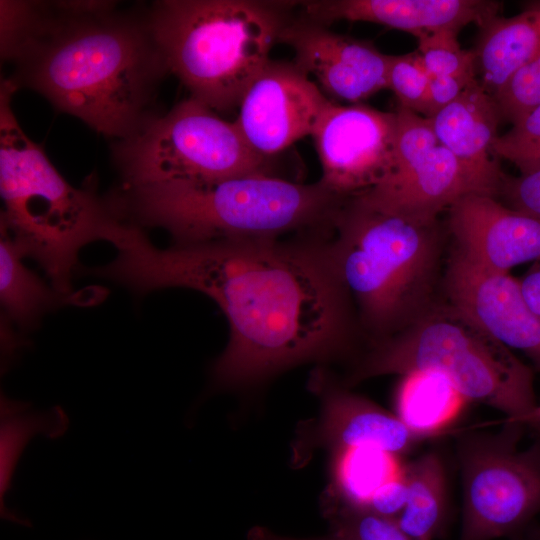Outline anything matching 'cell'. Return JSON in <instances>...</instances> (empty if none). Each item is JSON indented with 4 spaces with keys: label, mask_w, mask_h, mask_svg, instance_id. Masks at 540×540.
I'll return each mask as SVG.
<instances>
[{
    "label": "cell",
    "mask_w": 540,
    "mask_h": 540,
    "mask_svg": "<svg viewBox=\"0 0 540 540\" xmlns=\"http://www.w3.org/2000/svg\"><path fill=\"white\" fill-rule=\"evenodd\" d=\"M304 17L325 26L338 20L371 22L414 36L438 30L481 28L497 17L500 3L486 0H323L303 4Z\"/></svg>",
    "instance_id": "obj_16"
},
{
    "label": "cell",
    "mask_w": 540,
    "mask_h": 540,
    "mask_svg": "<svg viewBox=\"0 0 540 540\" xmlns=\"http://www.w3.org/2000/svg\"><path fill=\"white\" fill-rule=\"evenodd\" d=\"M116 258L96 270L138 293L184 287L209 296L229 324V341L212 369L219 387L259 383L293 366L347 351L351 302L327 252L329 238L214 241L156 247L122 222Z\"/></svg>",
    "instance_id": "obj_1"
},
{
    "label": "cell",
    "mask_w": 540,
    "mask_h": 540,
    "mask_svg": "<svg viewBox=\"0 0 540 540\" xmlns=\"http://www.w3.org/2000/svg\"><path fill=\"white\" fill-rule=\"evenodd\" d=\"M502 119L512 125L540 105V55L516 70L495 95Z\"/></svg>",
    "instance_id": "obj_28"
},
{
    "label": "cell",
    "mask_w": 540,
    "mask_h": 540,
    "mask_svg": "<svg viewBox=\"0 0 540 540\" xmlns=\"http://www.w3.org/2000/svg\"><path fill=\"white\" fill-rule=\"evenodd\" d=\"M447 210L455 248L478 265L509 273L540 261V220L479 193L461 196Z\"/></svg>",
    "instance_id": "obj_15"
},
{
    "label": "cell",
    "mask_w": 540,
    "mask_h": 540,
    "mask_svg": "<svg viewBox=\"0 0 540 540\" xmlns=\"http://www.w3.org/2000/svg\"><path fill=\"white\" fill-rule=\"evenodd\" d=\"M407 491L403 464L401 471L396 476L377 489L364 509L395 520L405 507Z\"/></svg>",
    "instance_id": "obj_30"
},
{
    "label": "cell",
    "mask_w": 540,
    "mask_h": 540,
    "mask_svg": "<svg viewBox=\"0 0 540 540\" xmlns=\"http://www.w3.org/2000/svg\"><path fill=\"white\" fill-rule=\"evenodd\" d=\"M395 112L394 169L378 186L354 197L388 212L436 220L461 196L485 194L472 173L438 142L430 119L401 106Z\"/></svg>",
    "instance_id": "obj_10"
},
{
    "label": "cell",
    "mask_w": 540,
    "mask_h": 540,
    "mask_svg": "<svg viewBox=\"0 0 540 540\" xmlns=\"http://www.w3.org/2000/svg\"><path fill=\"white\" fill-rule=\"evenodd\" d=\"M0 300L4 315L20 327H29L62 295L28 269L21 248L0 228Z\"/></svg>",
    "instance_id": "obj_22"
},
{
    "label": "cell",
    "mask_w": 540,
    "mask_h": 540,
    "mask_svg": "<svg viewBox=\"0 0 540 540\" xmlns=\"http://www.w3.org/2000/svg\"><path fill=\"white\" fill-rule=\"evenodd\" d=\"M424 370L443 374L465 401L488 405L508 420L537 405L533 370L448 302L433 303L401 331L374 342L350 382Z\"/></svg>",
    "instance_id": "obj_7"
},
{
    "label": "cell",
    "mask_w": 540,
    "mask_h": 540,
    "mask_svg": "<svg viewBox=\"0 0 540 540\" xmlns=\"http://www.w3.org/2000/svg\"><path fill=\"white\" fill-rule=\"evenodd\" d=\"M395 400L397 416L421 439L446 429L466 402L446 376L433 370L402 375Z\"/></svg>",
    "instance_id": "obj_20"
},
{
    "label": "cell",
    "mask_w": 540,
    "mask_h": 540,
    "mask_svg": "<svg viewBox=\"0 0 540 540\" xmlns=\"http://www.w3.org/2000/svg\"><path fill=\"white\" fill-rule=\"evenodd\" d=\"M524 430L523 425L504 420L495 434L474 433L460 439V540L509 535L540 511V439L519 449Z\"/></svg>",
    "instance_id": "obj_9"
},
{
    "label": "cell",
    "mask_w": 540,
    "mask_h": 540,
    "mask_svg": "<svg viewBox=\"0 0 540 540\" xmlns=\"http://www.w3.org/2000/svg\"><path fill=\"white\" fill-rule=\"evenodd\" d=\"M278 43L293 49L294 62L332 98L358 104L387 88L391 55L371 43L335 33L305 17L289 20Z\"/></svg>",
    "instance_id": "obj_14"
},
{
    "label": "cell",
    "mask_w": 540,
    "mask_h": 540,
    "mask_svg": "<svg viewBox=\"0 0 540 540\" xmlns=\"http://www.w3.org/2000/svg\"><path fill=\"white\" fill-rule=\"evenodd\" d=\"M396 134V112L330 100L311 134L320 181L347 198L378 186L394 169Z\"/></svg>",
    "instance_id": "obj_11"
},
{
    "label": "cell",
    "mask_w": 540,
    "mask_h": 540,
    "mask_svg": "<svg viewBox=\"0 0 540 540\" xmlns=\"http://www.w3.org/2000/svg\"><path fill=\"white\" fill-rule=\"evenodd\" d=\"M499 195L510 208L540 220V169L517 177L505 174Z\"/></svg>",
    "instance_id": "obj_29"
},
{
    "label": "cell",
    "mask_w": 540,
    "mask_h": 540,
    "mask_svg": "<svg viewBox=\"0 0 540 540\" xmlns=\"http://www.w3.org/2000/svg\"><path fill=\"white\" fill-rule=\"evenodd\" d=\"M447 302L509 349L523 352L540 371V317L520 281L473 262L454 248L445 272Z\"/></svg>",
    "instance_id": "obj_13"
},
{
    "label": "cell",
    "mask_w": 540,
    "mask_h": 540,
    "mask_svg": "<svg viewBox=\"0 0 540 540\" xmlns=\"http://www.w3.org/2000/svg\"><path fill=\"white\" fill-rule=\"evenodd\" d=\"M248 540H340L336 536L330 534L325 537H310V538H299L291 537L287 535H282L272 531L269 528L264 526H254L247 533Z\"/></svg>",
    "instance_id": "obj_33"
},
{
    "label": "cell",
    "mask_w": 540,
    "mask_h": 540,
    "mask_svg": "<svg viewBox=\"0 0 540 540\" xmlns=\"http://www.w3.org/2000/svg\"><path fill=\"white\" fill-rule=\"evenodd\" d=\"M498 159L513 163L520 174L540 169V105L498 136L492 146Z\"/></svg>",
    "instance_id": "obj_27"
},
{
    "label": "cell",
    "mask_w": 540,
    "mask_h": 540,
    "mask_svg": "<svg viewBox=\"0 0 540 540\" xmlns=\"http://www.w3.org/2000/svg\"><path fill=\"white\" fill-rule=\"evenodd\" d=\"M441 249L438 219H414L356 197L346 200L327 252L374 342L401 331L433 304Z\"/></svg>",
    "instance_id": "obj_4"
},
{
    "label": "cell",
    "mask_w": 540,
    "mask_h": 540,
    "mask_svg": "<svg viewBox=\"0 0 540 540\" xmlns=\"http://www.w3.org/2000/svg\"><path fill=\"white\" fill-rule=\"evenodd\" d=\"M511 422H517L524 426L525 430H530L536 436V439H540V403L527 414L518 417L516 419H504Z\"/></svg>",
    "instance_id": "obj_34"
},
{
    "label": "cell",
    "mask_w": 540,
    "mask_h": 540,
    "mask_svg": "<svg viewBox=\"0 0 540 540\" xmlns=\"http://www.w3.org/2000/svg\"><path fill=\"white\" fill-rule=\"evenodd\" d=\"M17 88L0 84V228L43 268L52 287L71 295L80 250L109 241L119 217L109 197L72 186L20 126L12 109Z\"/></svg>",
    "instance_id": "obj_5"
},
{
    "label": "cell",
    "mask_w": 540,
    "mask_h": 540,
    "mask_svg": "<svg viewBox=\"0 0 540 540\" xmlns=\"http://www.w3.org/2000/svg\"><path fill=\"white\" fill-rule=\"evenodd\" d=\"M407 501L394 520L413 540H433L446 513V476L441 457L427 452L404 464Z\"/></svg>",
    "instance_id": "obj_21"
},
{
    "label": "cell",
    "mask_w": 540,
    "mask_h": 540,
    "mask_svg": "<svg viewBox=\"0 0 540 540\" xmlns=\"http://www.w3.org/2000/svg\"><path fill=\"white\" fill-rule=\"evenodd\" d=\"M520 286L527 304L540 317V264L520 281Z\"/></svg>",
    "instance_id": "obj_32"
},
{
    "label": "cell",
    "mask_w": 540,
    "mask_h": 540,
    "mask_svg": "<svg viewBox=\"0 0 540 540\" xmlns=\"http://www.w3.org/2000/svg\"><path fill=\"white\" fill-rule=\"evenodd\" d=\"M312 389L321 399L316 441L333 452L370 447L397 457L422 440L397 416L317 373Z\"/></svg>",
    "instance_id": "obj_17"
},
{
    "label": "cell",
    "mask_w": 540,
    "mask_h": 540,
    "mask_svg": "<svg viewBox=\"0 0 540 540\" xmlns=\"http://www.w3.org/2000/svg\"><path fill=\"white\" fill-rule=\"evenodd\" d=\"M429 80L430 75L417 50L403 55H391L387 88L394 92L399 106L428 118Z\"/></svg>",
    "instance_id": "obj_26"
},
{
    "label": "cell",
    "mask_w": 540,
    "mask_h": 540,
    "mask_svg": "<svg viewBox=\"0 0 540 540\" xmlns=\"http://www.w3.org/2000/svg\"><path fill=\"white\" fill-rule=\"evenodd\" d=\"M294 2L161 0L148 7L150 24L170 73L190 97L215 112L239 107Z\"/></svg>",
    "instance_id": "obj_6"
},
{
    "label": "cell",
    "mask_w": 540,
    "mask_h": 540,
    "mask_svg": "<svg viewBox=\"0 0 540 540\" xmlns=\"http://www.w3.org/2000/svg\"><path fill=\"white\" fill-rule=\"evenodd\" d=\"M333 455L336 501L351 507L365 508L377 489L403 467L399 457L370 447L338 450Z\"/></svg>",
    "instance_id": "obj_23"
},
{
    "label": "cell",
    "mask_w": 540,
    "mask_h": 540,
    "mask_svg": "<svg viewBox=\"0 0 540 540\" xmlns=\"http://www.w3.org/2000/svg\"><path fill=\"white\" fill-rule=\"evenodd\" d=\"M329 101L295 62L270 59L245 91L234 123L249 147L270 160L311 135Z\"/></svg>",
    "instance_id": "obj_12"
},
{
    "label": "cell",
    "mask_w": 540,
    "mask_h": 540,
    "mask_svg": "<svg viewBox=\"0 0 540 540\" xmlns=\"http://www.w3.org/2000/svg\"><path fill=\"white\" fill-rule=\"evenodd\" d=\"M475 77L430 76L429 80V117L454 101Z\"/></svg>",
    "instance_id": "obj_31"
},
{
    "label": "cell",
    "mask_w": 540,
    "mask_h": 540,
    "mask_svg": "<svg viewBox=\"0 0 540 540\" xmlns=\"http://www.w3.org/2000/svg\"><path fill=\"white\" fill-rule=\"evenodd\" d=\"M534 540H540V533H537V534L534 536Z\"/></svg>",
    "instance_id": "obj_35"
},
{
    "label": "cell",
    "mask_w": 540,
    "mask_h": 540,
    "mask_svg": "<svg viewBox=\"0 0 540 540\" xmlns=\"http://www.w3.org/2000/svg\"><path fill=\"white\" fill-rule=\"evenodd\" d=\"M429 119L438 142L472 173L486 195L498 196L505 174L492 152L502 119L495 97L476 79Z\"/></svg>",
    "instance_id": "obj_18"
},
{
    "label": "cell",
    "mask_w": 540,
    "mask_h": 540,
    "mask_svg": "<svg viewBox=\"0 0 540 540\" xmlns=\"http://www.w3.org/2000/svg\"><path fill=\"white\" fill-rule=\"evenodd\" d=\"M326 517L331 534L340 540H413L394 520L336 500L326 508Z\"/></svg>",
    "instance_id": "obj_25"
},
{
    "label": "cell",
    "mask_w": 540,
    "mask_h": 540,
    "mask_svg": "<svg viewBox=\"0 0 540 540\" xmlns=\"http://www.w3.org/2000/svg\"><path fill=\"white\" fill-rule=\"evenodd\" d=\"M7 77L114 141L154 117L170 73L148 8L116 1H0Z\"/></svg>",
    "instance_id": "obj_2"
},
{
    "label": "cell",
    "mask_w": 540,
    "mask_h": 540,
    "mask_svg": "<svg viewBox=\"0 0 540 540\" xmlns=\"http://www.w3.org/2000/svg\"><path fill=\"white\" fill-rule=\"evenodd\" d=\"M457 33L445 29L415 36L417 52L430 76L475 77L477 54L461 48Z\"/></svg>",
    "instance_id": "obj_24"
},
{
    "label": "cell",
    "mask_w": 540,
    "mask_h": 540,
    "mask_svg": "<svg viewBox=\"0 0 540 540\" xmlns=\"http://www.w3.org/2000/svg\"><path fill=\"white\" fill-rule=\"evenodd\" d=\"M478 45L482 86L494 97L510 76L540 55V1L512 17H495L483 28Z\"/></svg>",
    "instance_id": "obj_19"
},
{
    "label": "cell",
    "mask_w": 540,
    "mask_h": 540,
    "mask_svg": "<svg viewBox=\"0 0 540 540\" xmlns=\"http://www.w3.org/2000/svg\"><path fill=\"white\" fill-rule=\"evenodd\" d=\"M122 186L272 174L234 122L189 97L112 145Z\"/></svg>",
    "instance_id": "obj_8"
},
{
    "label": "cell",
    "mask_w": 540,
    "mask_h": 540,
    "mask_svg": "<svg viewBox=\"0 0 540 540\" xmlns=\"http://www.w3.org/2000/svg\"><path fill=\"white\" fill-rule=\"evenodd\" d=\"M109 196L120 218L165 229L174 244L330 237L348 199L320 180L304 184L263 173L121 185Z\"/></svg>",
    "instance_id": "obj_3"
}]
</instances>
